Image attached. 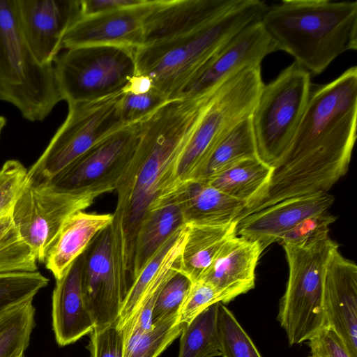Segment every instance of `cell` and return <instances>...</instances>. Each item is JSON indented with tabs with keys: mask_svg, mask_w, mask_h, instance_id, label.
I'll list each match as a JSON object with an SVG mask.
<instances>
[{
	"mask_svg": "<svg viewBox=\"0 0 357 357\" xmlns=\"http://www.w3.org/2000/svg\"><path fill=\"white\" fill-rule=\"evenodd\" d=\"M123 91L88 102L68 105L66 120L38 159L28 169V181L46 183L96 144L124 125Z\"/></svg>",
	"mask_w": 357,
	"mask_h": 357,
	"instance_id": "cell-10",
	"label": "cell"
},
{
	"mask_svg": "<svg viewBox=\"0 0 357 357\" xmlns=\"http://www.w3.org/2000/svg\"><path fill=\"white\" fill-rule=\"evenodd\" d=\"M308 341L312 357H353L340 336L328 325Z\"/></svg>",
	"mask_w": 357,
	"mask_h": 357,
	"instance_id": "cell-41",
	"label": "cell"
},
{
	"mask_svg": "<svg viewBox=\"0 0 357 357\" xmlns=\"http://www.w3.org/2000/svg\"><path fill=\"white\" fill-rule=\"evenodd\" d=\"M178 314L153 324L124 349V357H158L180 337L186 324L177 323Z\"/></svg>",
	"mask_w": 357,
	"mask_h": 357,
	"instance_id": "cell-31",
	"label": "cell"
},
{
	"mask_svg": "<svg viewBox=\"0 0 357 357\" xmlns=\"http://www.w3.org/2000/svg\"><path fill=\"white\" fill-rule=\"evenodd\" d=\"M239 1L240 0L152 1L144 21L142 46L171 39L194 31L232 9Z\"/></svg>",
	"mask_w": 357,
	"mask_h": 357,
	"instance_id": "cell-17",
	"label": "cell"
},
{
	"mask_svg": "<svg viewBox=\"0 0 357 357\" xmlns=\"http://www.w3.org/2000/svg\"><path fill=\"white\" fill-rule=\"evenodd\" d=\"M146 0H82V17L111 13L138 6Z\"/></svg>",
	"mask_w": 357,
	"mask_h": 357,
	"instance_id": "cell-42",
	"label": "cell"
},
{
	"mask_svg": "<svg viewBox=\"0 0 357 357\" xmlns=\"http://www.w3.org/2000/svg\"><path fill=\"white\" fill-rule=\"evenodd\" d=\"M263 251L258 241L234 236L225 243L200 280L215 289L220 303H228L255 287V268Z\"/></svg>",
	"mask_w": 357,
	"mask_h": 357,
	"instance_id": "cell-20",
	"label": "cell"
},
{
	"mask_svg": "<svg viewBox=\"0 0 357 357\" xmlns=\"http://www.w3.org/2000/svg\"><path fill=\"white\" fill-rule=\"evenodd\" d=\"M49 282L40 272L0 274V314L20 303L33 301Z\"/></svg>",
	"mask_w": 357,
	"mask_h": 357,
	"instance_id": "cell-33",
	"label": "cell"
},
{
	"mask_svg": "<svg viewBox=\"0 0 357 357\" xmlns=\"http://www.w3.org/2000/svg\"><path fill=\"white\" fill-rule=\"evenodd\" d=\"M110 226L101 230L82 253V287L95 326L117 322L128 292L119 278Z\"/></svg>",
	"mask_w": 357,
	"mask_h": 357,
	"instance_id": "cell-13",
	"label": "cell"
},
{
	"mask_svg": "<svg viewBox=\"0 0 357 357\" xmlns=\"http://www.w3.org/2000/svg\"><path fill=\"white\" fill-rule=\"evenodd\" d=\"M82 254L56 280L52 296V330L57 344L65 347L89 335L95 327L82 287Z\"/></svg>",
	"mask_w": 357,
	"mask_h": 357,
	"instance_id": "cell-21",
	"label": "cell"
},
{
	"mask_svg": "<svg viewBox=\"0 0 357 357\" xmlns=\"http://www.w3.org/2000/svg\"><path fill=\"white\" fill-rule=\"evenodd\" d=\"M357 67L317 88L261 196L241 218L281 201L326 193L348 171L356 139Z\"/></svg>",
	"mask_w": 357,
	"mask_h": 357,
	"instance_id": "cell-2",
	"label": "cell"
},
{
	"mask_svg": "<svg viewBox=\"0 0 357 357\" xmlns=\"http://www.w3.org/2000/svg\"><path fill=\"white\" fill-rule=\"evenodd\" d=\"M275 51V46L261 22L251 23L215 53L177 98L209 96L243 69L261 66L265 56Z\"/></svg>",
	"mask_w": 357,
	"mask_h": 357,
	"instance_id": "cell-14",
	"label": "cell"
},
{
	"mask_svg": "<svg viewBox=\"0 0 357 357\" xmlns=\"http://www.w3.org/2000/svg\"><path fill=\"white\" fill-rule=\"evenodd\" d=\"M24 356V355H22V356H20V357H23Z\"/></svg>",
	"mask_w": 357,
	"mask_h": 357,
	"instance_id": "cell-45",
	"label": "cell"
},
{
	"mask_svg": "<svg viewBox=\"0 0 357 357\" xmlns=\"http://www.w3.org/2000/svg\"><path fill=\"white\" fill-rule=\"evenodd\" d=\"M153 88L151 81L144 75H135L129 82L123 91L134 93H142Z\"/></svg>",
	"mask_w": 357,
	"mask_h": 357,
	"instance_id": "cell-43",
	"label": "cell"
},
{
	"mask_svg": "<svg viewBox=\"0 0 357 357\" xmlns=\"http://www.w3.org/2000/svg\"><path fill=\"white\" fill-rule=\"evenodd\" d=\"M19 24L42 64H52L68 29L82 18L81 0H15Z\"/></svg>",
	"mask_w": 357,
	"mask_h": 357,
	"instance_id": "cell-15",
	"label": "cell"
},
{
	"mask_svg": "<svg viewBox=\"0 0 357 357\" xmlns=\"http://www.w3.org/2000/svg\"><path fill=\"white\" fill-rule=\"evenodd\" d=\"M185 225L176 230L157 250L132 282L124 298L116 326L121 328L162 266Z\"/></svg>",
	"mask_w": 357,
	"mask_h": 357,
	"instance_id": "cell-34",
	"label": "cell"
},
{
	"mask_svg": "<svg viewBox=\"0 0 357 357\" xmlns=\"http://www.w3.org/2000/svg\"><path fill=\"white\" fill-rule=\"evenodd\" d=\"M33 301L17 305L0 314V357L24 354L35 326Z\"/></svg>",
	"mask_w": 357,
	"mask_h": 357,
	"instance_id": "cell-29",
	"label": "cell"
},
{
	"mask_svg": "<svg viewBox=\"0 0 357 357\" xmlns=\"http://www.w3.org/2000/svg\"><path fill=\"white\" fill-rule=\"evenodd\" d=\"M6 125V118L2 116H0V135H1V133Z\"/></svg>",
	"mask_w": 357,
	"mask_h": 357,
	"instance_id": "cell-44",
	"label": "cell"
},
{
	"mask_svg": "<svg viewBox=\"0 0 357 357\" xmlns=\"http://www.w3.org/2000/svg\"><path fill=\"white\" fill-rule=\"evenodd\" d=\"M261 66L248 67L223 83L206 107L179 160L178 186L195 180L214 146L252 116L264 86Z\"/></svg>",
	"mask_w": 357,
	"mask_h": 357,
	"instance_id": "cell-7",
	"label": "cell"
},
{
	"mask_svg": "<svg viewBox=\"0 0 357 357\" xmlns=\"http://www.w3.org/2000/svg\"><path fill=\"white\" fill-rule=\"evenodd\" d=\"M336 217L326 213L316 214L303 220L281 239L282 245H302L319 232L329 229Z\"/></svg>",
	"mask_w": 357,
	"mask_h": 357,
	"instance_id": "cell-40",
	"label": "cell"
},
{
	"mask_svg": "<svg viewBox=\"0 0 357 357\" xmlns=\"http://www.w3.org/2000/svg\"><path fill=\"white\" fill-rule=\"evenodd\" d=\"M217 330L222 357H262L233 313L218 303Z\"/></svg>",
	"mask_w": 357,
	"mask_h": 357,
	"instance_id": "cell-32",
	"label": "cell"
},
{
	"mask_svg": "<svg viewBox=\"0 0 357 357\" xmlns=\"http://www.w3.org/2000/svg\"><path fill=\"white\" fill-rule=\"evenodd\" d=\"M311 75L294 61L264 84L252 114L258 158L273 167L286 153L305 110Z\"/></svg>",
	"mask_w": 357,
	"mask_h": 357,
	"instance_id": "cell-8",
	"label": "cell"
},
{
	"mask_svg": "<svg viewBox=\"0 0 357 357\" xmlns=\"http://www.w3.org/2000/svg\"><path fill=\"white\" fill-rule=\"evenodd\" d=\"M216 303H220L219 297L211 284L202 280L192 282L179 309L177 323L189 324L202 312Z\"/></svg>",
	"mask_w": 357,
	"mask_h": 357,
	"instance_id": "cell-38",
	"label": "cell"
},
{
	"mask_svg": "<svg viewBox=\"0 0 357 357\" xmlns=\"http://www.w3.org/2000/svg\"><path fill=\"white\" fill-rule=\"evenodd\" d=\"M273 167L258 157L244 159L220 172L207 183L247 208L264 193Z\"/></svg>",
	"mask_w": 357,
	"mask_h": 357,
	"instance_id": "cell-25",
	"label": "cell"
},
{
	"mask_svg": "<svg viewBox=\"0 0 357 357\" xmlns=\"http://www.w3.org/2000/svg\"><path fill=\"white\" fill-rule=\"evenodd\" d=\"M334 200V197L326 192L281 201L238 220L236 236L258 241L264 250L280 241L303 220L327 212Z\"/></svg>",
	"mask_w": 357,
	"mask_h": 357,
	"instance_id": "cell-18",
	"label": "cell"
},
{
	"mask_svg": "<svg viewBox=\"0 0 357 357\" xmlns=\"http://www.w3.org/2000/svg\"><path fill=\"white\" fill-rule=\"evenodd\" d=\"M209 100H170L139 121L135 150L115 190L110 225L116 267L126 287L133 281L140 225L150 212L173 202L179 160Z\"/></svg>",
	"mask_w": 357,
	"mask_h": 357,
	"instance_id": "cell-1",
	"label": "cell"
},
{
	"mask_svg": "<svg viewBox=\"0 0 357 357\" xmlns=\"http://www.w3.org/2000/svg\"><path fill=\"white\" fill-rule=\"evenodd\" d=\"M62 100L53 63H40L23 36L15 0H0V100L36 122Z\"/></svg>",
	"mask_w": 357,
	"mask_h": 357,
	"instance_id": "cell-5",
	"label": "cell"
},
{
	"mask_svg": "<svg viewBox=\"0 0 357 357\" xmlns=\"http://www.w3.org/2000/svg\"><path fill=\"white\" fill-rule=\"evenodd\" d=\"M113 221L111 213L79 211L64 223L49 248L44 263L55 280L86 250L93 238Z\"/></svg>",
	"mask_w": 357,
	"mask_h": 357,
	"instance_id": "cell-23",
	"label": "cell"
},
{
	"mask_svg": "<svg viewBox=\"0 0 357 357\" xmlns=\"http://www.w3.org/2000/svg\"><path fill=\"white\" fill-rule=\"evenodd\" d=\"M11 213L0 218V274L37 271L35 253L20 234Z\"/></svg>",
	"mask_w": 357,
	"mask_h": 357,
	"instance_id": "cell-30",
	"label": "cell"
},
{
	"mask_svg": "<svg viewBox=\"0 0 357 357\" xmlns=\"http://www.w3.org/2000/svg\"><path fill=\"white\" fill-rule=\"evenodd\" d=\"M260 21L276 50L318 75L340 55L357 49V1L284 0Z\"/></svg>",
	"mask_w": 357,
	"mask_h": 357,
	"instance_id": "cell-3",
	"label": "cell"
},
{
	"mask_svg": "<svg viewBox=\"0 0 357 357\" xmlns=\"http://www.w3.org/2000/svg\"><path fill=\"white\" fill-rule=\"evenodd\" d=\"M174 202L181 209L185 225H220L237 220L246 205L210 183L192 181L182 184Z\"/></svg>",
	"mask_w": 357,
	"mask_h": 357,
	"instance_id": "cell-22",
	"label": "cell"
},
{
	"mask_svg": "<svg viewBox=\"0 0 357 357\" xmlns=\"http://www.w3.org/2000/svg\"><path fill=\"white\" fill-rule=\"evenodd\" d=\"M184 225L181 209L176 202L149 213L137 236L133 280L159 248Z\"/></svg>",
	"mask_w": 357,
	"mask_h": 357,
	"instance_id": "cell-27",
	"label": "cell"
},
{
	"mask_svg": "<svg viewBox=\"0 0 357 357\" xmlns=\"http://www.w3.org/2000/svg\"><path fill=\"white\" fill-rule=\"evenodd\" d=\"M324 308L326 325L334 329L353 357H357V266L334 250L326 265Z\"/></svg>",
	"mask_w": 357,
	"mask_h": 357,
	"instance_id": "cell-16",
	"label": "cell"
},
{
	"mask_svg": "<svg viewBox=\"0 0 357 357\" xmlns=\"http://www.w3.org/2000/svg\"><path fill=\"white\" fill-rule=\"evenodd\" d=\"M310 357H312V356H310Z\"/></svg>",
	"mask_w": 357,
	"mask_h": 357,
	"instance_id": "cell-47",
	"label": "cell"
},
{
	"mask_svg": "<svg viewBox=\"0 0 357 357\" xmlns=\"http://www.w3.org/2000/svg\"><path fill=\"white\" fill-rule=\"evenodd\" d=\"M89 336L86 348L89 357H124L123 335L116 323L104 327L95 326Z\"/></svg>",
	"mask_w": 357,
	"mask_h": 357,
	"instance_id": "cell-39",
	"label": "cell"
},
{
	"mask_svg": "<svg viewBox=\"0 0 357 357\" xmlns=\"http://www.w3.org/2000/svg\"><path fill=\"white\" fill-rule=\"evenodd\" d=\"M218 306V303L209 306L184 326L178 357L221 356L217 330Z\"/></svg>",
	"mask_w": 357,
	"mask_h": 357,
	"instance_id": "cell-28",
	"label": "cell"
},
{
	"mask_svg": "<svg viewBox=\"0 0 357 357\" xmlns=\"http://www.w3.org/2000/svg\"><path fill=\"white\" fill-rule=\"evenodd\" d=\"M62 99L68 105L123 91L136 74L135 48L88 45L68 49L54 61Z\"/></svg>",
	"mask_w": 357,
	"mask_h": 357,
	"instance_id": "cell-9",
	"label": "cell"
},
{
	"mask_svg": "<svg viewBox=\"0 0 357 357\" xmlns=\"http://www.w3.org/2000/svg\"><path fill=\"white\" fill-rule=\"evenodd\" d=\"M192 282L178 270L166 282L156 298L151 315V324L178 313Z\"/></svg>",
	"mask_w": 357,
	"mask_h": 357,
	"instance_id": "cell-35",
	"label": "cell"
},
{
	"mask_svg": "<svg viewBox=\"0 0 357 357\" xmlns=\"http://www.w3.org/2000/svg\"><path fill=\"white\" fill-rule=\"evenodd\" d=\"M237 223L238 220L220 225H186L178 271L192 282L200 280L225 243L236 236Z\"/></svg>",
	"mask_w": 357,
	"mask_h": 357,
	"instance_id": "cell-24",
	"label": "cell"
},
{
	"mask_svg": "<svg viewBox=\"0 0 357 357\" xmlns=\"http://www.w3.org/2000/svg\"><path fill=\"white\" fill-rule=\"evenodd\" d=\"M267 5L240 0L204 26L171 39L135 49L136 74L150 79L167 100L176 99L215 53L248 24L261 20Z\"/></svg>",
	"mask_w": 357,
	"mask_h": 357,
	"instance_id": "cell-4",
	"label": "cell"
},
{
	"mask_svg": "<svg viewBox=\"0 0 357 357\" xmlns=\"http://www.w3.org/2000/svg\"><path fill=\"white\" fill-rule=\"evenodd\" d=\"M28 181V169L17 160H8L0 167V218L12 212Z\"/></svg>",
	"mask_w": 357,
	"mask_h": 357,
	"instance_id": "cell-36",
	"label": "cell"
},
{
	"mask_svg": "<svg viewBox=\"0 0 357 357\" xmlns=\"http://www.w3.org/2000/svg\"><path fill=\"white\" fill-rule=\"evenodd\" d=\"M257 156L251 116L237 123L214 146L194 181L207 182L244 159Z\"/></svg>",
	"mask_w": 357,
	"mask_h": 357,
	"instance_id": "cell-26",
	"label": "cell"
},
{
	"mask_svg": "<svg viewBox=\"0 0 357 357\" xmlns=\"http://www.w3.org/2000/svg\"><path fill=\"white\" fill-rule=\"evenodd\" d=\"M152 1L122 10L82 17L66 32L63 49L88 45H142L143 25Z\"/></svg>",
	"mask_w": 357,
	"mask_h": 357,
	"instance_id": "cell-19",
	"label": "cell"
},
{
	"mask_svg": "<svg viewBox=\"0 0 357 357\" xmlns=\"http://www.w3.org/2000/svg\"><path fill=\"white\" fill-rule=\"evenodd\" d=\"M139 121L126 125L76 158L46 182L63 191H91L100 195L116 190L135 150Z\"/></svg>",
	"mask_w": 357,
	"mask_h": 357,
	"instance_id": "cell-12",
	"label": "cell"
},
{
	"mask_svg": "<svg viewBox=\"0 0 357 357\" xmlns=\"http://www.w3.org/2000/svg\"><path fill=\"white\" fill-rule=\"evenodd\" d=\"M23 357H25L24 356Z\"/></svg>",
	"mask_w": 357,
	"mask_h": 357,
	"instance_id": "cell-46",
	"label": "cell"
},
{
	"mask_svg": "<svg viewBox=\"0 0 357 357\" xmlns=\"http://www.w3.org/2000/svg\"><path fill=\"white\" fill-rule=\"evenodd\" d=\"M100 195L91 191H63L48 183L27 181L11 214L38 261L44 263L49 248L66 221L75 213L91 206Z\"/></svg>",
	"mask_w": 357,
	"mask_h": 357,
	"instance_id": "cell-11",
	"label": "cell"
},
{
	"mask_svg": "<svg viewBox=\"0 0 357 357\" xmlns=\"http://www.w3.org/2000/svg\"><path fill=\"white\" fill-rule=\"evenodd\" d=\"M167 101V98L153 88L142 93L123 91L121 112L124 125L140 121Z\"/></svg>",
	"mask_w": 357,
	"mask_h": 357,
	"instance_id": "cell-37",
	"label": "cell"
},
{
	"mask_svg": "<svg viewBox=\"0 0 357 357\" xmlns=\"http://www.w3.org/2000/svg\"><path fill=\"white\" fill-rule=\"evenodd\" d=\"M322 231L302 245H282L289 266L278 319L289 344L308 340L326 325L324 308L326 265L338 245Z\"/></svg>",
	"mask_w": 357,
	"mask_h": 357,
	"instance_id": "cell-6",
	"label": "cell"
}]
</instances>
